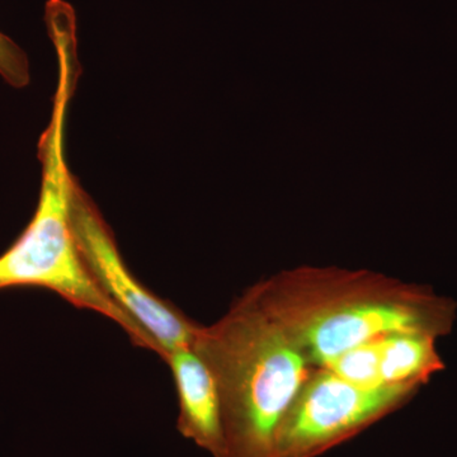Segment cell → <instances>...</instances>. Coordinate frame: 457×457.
Here are the masks:
<instances>
[{
    "instance_id": "obj_1",
    "label": "cell",
    "mask_w": 457,
    "mask_h": 457,
    "mask_svg": "<svg viewBox=\"0 0 457 457\" xmlns=\"http://www.w3.org/2000/svg\"><path fill=\"white\" fill-rule=\"evenodd\" d=\"M315 369L396 332L446 336L456 305L372 270L299 267L246 288Z\"/></svg>"
},
{
    "instance_id": "obj_2",
    "label": "cell",
    "mask_w": 457,
    "mask_h": 457,
    "mask_svg": "<svg viewBox=\"0 0 457 457\" xmlns=\"http://www.w3.org/2000/svg\"><path fill=\"white\" fill-rule=\"evenodd\" d=\"M192 347L220 393L221 457H278L279 427L314 366L246 290Z\"/></svg>"
},
{
    "instance_id": "obj_3",
    "label": "cell",
    "mask_w": 457,
    "mask_h": 457,
    "mask_svg": "<svg viewBox=\"0 0 457 457\" xmlns=\"http://www.w3.org/2000/svg\"><path fill=\"white\" fill-rule=\"evenodd\" d=\"M55 53L57 82L53 113L38 141L40 196L25 230L0 254V291L21 287L51 291L75 308L110 319L129 336L132 345L155 353L150 337L101 290L75 240L71 204L78 180L66 162L65 134L79 62L74 47L62 46Z\"/></svg>"
},
{
    "instance_id": "obj_4",
    "label": "cell",
    "mask_w": 457,
    "mask_h": 457,
    "mask_svg": "<svg viewBox=\"0 0 457 457\" xmlns=\"http://www.w3.org/2000/svg\"><path fill=\"white\" fill-rule=\"evenodd\" d=\"M420 387L365 386L315 369L282 420L278 457H319L398 411Z\"/></svg>"
},
{
    "instance_id": "obj_5",
    "label": "cell",
    "mask_w": 457,
    "mask_h": 457,
    "mask_svg": "<svg viewBox=\"0 0 457 457\" xmlns=\"http://www.w3.org/2000/svg\"><path fill=\"white\" fill-rule=\"evenodd\" d=\"M71 222L90 275L108 299L154 342L156 354L164 360L174 348L194 345L201 324L135 278L120 253L110 225L79 183L74 189Z\"/></svg>"
},
{
    "instance_id": "obj_6",
    "label": "cell",
    "mask_w": 457,
    "mask_h": 457,
    "mask_svg": "<svg viewBox=\"0 0 457 457\" xmlns=\"http://www.w3.org/2000/svg\"><path fill=\"white\" fill-rule=\"evenodd\" d=\"M436 339L426 333H389L352 348L321 369L365 386L422 387L445 368Z\"/></svg>"
},
{
    "instance_id": "obj_7",
    "label": "cell",
    "mask_w": 457,
    "mask_h": 457,
    "mask_svg": "<svg viewBox=\"0 0 457 457\" xmlns=\"http://www.w3.org/2000/svg\"><path fill=\"white\" fill-rule=\"evenodd\" d=\"M170 366L177 399V429L212 457L224 451L221 402L212 370L191 345L174 348L163 360Z\"/></svg>"
},
{
    "instance_id": "obj_8",
    "label": "cell",
    "mask_w": 457,
    "mask_h": 457,
    "mask_svg": "<svg viewBox=\"0 0 457 457\" xmlns=\"http://www.w3.org/2000/svg\"><path fill=\"white\" fill-rule=\"evenodd\" d=\"M0 77L14 88H25L31 80L29 62L25 51L0 31Z\"/></svg>"
}]
</instances>
